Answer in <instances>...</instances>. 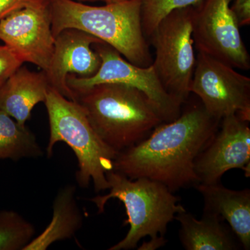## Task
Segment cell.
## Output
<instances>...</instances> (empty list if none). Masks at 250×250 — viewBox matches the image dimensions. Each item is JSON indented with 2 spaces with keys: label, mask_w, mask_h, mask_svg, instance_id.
Segmentation results:
<instances>
[{
  "label": "cell",
  "mask_w": 250,
  "mask_h": 250,
  "mask_svg": "<svg viewBox=\"0 0 250 250\" xmlns=\"http://www.w3.org/2000/svg\"><path fill=\"white\" fill-rule=\"evenodd\" d=\"M24 62L10 47L0 45V88Z\"/></svg>",
  "instance_id": "ffe728a7"
},
{
  "label": "cell",
  "mask_w": 250,
  "mask_h": 250,
  "mask_svg": "<svg viewBox=\"0 0 250 250\" xmlns=\"http://www.w3.org/2000/svg\"><path fill=\"white\" fill-rule=\"evenodd\" d=\"M43 154L35 135L0 110V160L34 159Z\"/></svg>",
  "instance_id": "e0dca14e"
},
{
  "label": "cell",
  "mask_w": 250,
  "mask_h": 250,
  "mask_svg": "<svg viewBox=\"0 0 250 250\" xmlns=\"http://www.w3.org/2000/svg\"><path fill=\"white\" fill-rule=\"evenodd\" d=\"M230 1H233V0H230Z\"/></svg>",
  "instance_id": "484cf974"
},
{
  "label": "cell",
  "mask_w": 250,
  "mask_h": 250,
  "mask_svg": "<svg viewBox=\"0 0 250 250\" xmlns=\"http://www.w3.org/2000/svg\"><path fill=\"white\" fill-rule=\"evenodd\" d=\"M0 39L23 62L47 71L54 47L49 0L29 5L1 20Z\"/></svg>",
  "instance_id": "30bf717a"
},
{
  "label": "cell",
  "mask_w": 250,
  "mask_h": 250,
  "mask_svg": "<svg viewBox=\"0 0 250 250\" xmlns=\"http://www.w3.org/2000/svg\"><path fill=\"white\" fill-rule=\"evenodd\" d=\"M45 103L49 123L47 154H53L54 145L66 143L78 161L76 180L87 188L93 182L96 192L108 189L106 174L113 170V161L118 152L106 146L92 127L86 113L75 101L68 100L49 87Z\"/></svg>",
  "instance_id": "5b68a950"
},
{
  "label": "cell",
  "mask_w": 250,
  "mask_h": 250,
  "mask_svg": "<svg viewBox=\"0 0 250 250\" xmlns=\"http://www.w3.org/2000/svg\"><path fill=\"white\" fill-rule=\"evenodd\" d=\"M204 210L228 221L245 250L250 249V190H233L220 183H199Z\"/></svg>",
  "instance_id": "4fadbf2b"
},
{
  "label": "cell",
  "mask_w": 250,
  "mask_h": 250,
  "mask_svg": "<svg viewBox=\"0 0 250 250\" xmlns=\"http://www.w3.org/2000/svg\"><path fill=\"white\" fill-rule=\"evenodd\" d=\"M77 1H81V2H87V1L94 2V1H104V0H77Z\"/></svg>",
  "instance_id": "d4e9b609"
},
{
  "label": "cell",
  "mask_w": 250,
  "mask_h": 250,
  "mask_svg": "<svg viewBox=\"0 0 250 250\" xmlns=\"http://www.w3.org/2000/svg\"><path fill=\"white\" fill-rule=\"evenodd\" d=\"M49 87L45 72L22 65L0 88V110L25 126L34 108L45 101Z\"/></svg>",
  "instance_id": "5bb4252c"
},
{
  "label": "cell",
  "mask_w": 250,
  "mask_h": 250,
  "mask_svg": "<svg viewBox=\"0 0 250 250\" xmlns=\"http://www.w3.org/2000/svg\"><path fill=\"white\" fill-rule=\"evenodd\" d=\"M53 216L42 233L24 250H45L55 242L69 239L82 228L83 217L76 200V187L68 185L59 190L53 202Z\"/></svg>",
  "instance_id": "2e32d148"
},
{
  "label": "cell",
  "mask_w": 250,
  "mask_h": 250,
  "mask_svg": "<svg viewBox=\"0 0 250 250\" xmlns=\"http://www.w3.org/2000/svg\"><path fill=\"white\" fill-rule=\"evenodd\" d=\"M44 0H0V21L18 10Z\"/></svg>",
  "instance_id": "7402d4cb"
},
{
  "label": "cell",
  "mask_w": 250,
  "mask_h": 250,
  "mask_svg": "<svg viewBox=\"0 0 250 250\" xmlns=\"http://www.w3.org/2000/svg\"><path fill=\"white\" fill-rule=\"evenodd\" d=\"M230 0H202L195 5L192 39L198 52L248 70L250 57L230 8Z\"/></svg>",
  "instance_id": "9c48e42d"
},
{
  "label": "cell",
  "mask_w": 250,
  "mask_h": 250,
  "mask_svg": "<svg viewBox=\"0 0 250 250\" xmlns=\"http://www.w3.org/2000/svg\"><path fill=\"white\" fill-rule=\"evenodd\" d=\"M73 93L94 131L118 153L141 142L165 123L150 100L130 85L100 83Z\"/></svg>",
  "instance_id": "3957f363"
},
{
  "label": "cell",
  "mask_w": 250,
  "mask_h": 250,
  "mask_svg": "<svg viewBox=\"0 0 250 250\" xmlns=\"http://www.w3.org/2000/svg\"><path fill=\"white\" fill-rule=\"evenodd\" d=\"M190 90L213 118L236 115L250 122V78L228 64L198 52Z\"/></svg>",
  "instance_id": "52a82bcc"
},
{
  "label": "cell",
  "mask_w": 250,
  "mask_h": 250,
  "mask_svg": "<svg viewBox=\"0 0 250 250\" xmlns=\"http://www.w3.org/2000/svg\"><path fill=\"white\" fill-rule=\"evenodd\" d=\"M166 242L167 241L165 239V237H159L155 239H151L148 243H144L139 250H155L156 248L164 246Z\"/></svg>",
  "instance_id": "603a6c76"
},
{
  "label": "cell",
  "mask_w": 250,
  "mask_h": 250,
  "mask_svg": "<svg viewBox=\"0 0 250 250\" xmlns=\"http://www.w3.org/2000/svg\"><path fill=\"white\" fill-rule=\"evenodd\" d=\"M221 128L197 157L195 171L200 183H218L225 172L232 169L250 175L249 122L233 115L221 120Z\"/></svg>",
  "instance_id": "8fae6325"
},
{
  "label": "cell",
  "mask_w": 250,
  "mask_h": 250,
  "mask_svg": "<svg viewBox=\"0 0 250 250\" xmlns=\"http://www.w3.org/2000/svg\"><path fill=\"white\" fill-rule=\"evenodd\" d=\"M34 225L14 210H0V250H24L35 235Z\"/></svg>",
  "instance_id": "ac0fdd59"
},
{
  "label": "cell",
  "mask_w": 250,
  "mask_h": 250,
  "mask_svg": "<svg viewBox=\"0 0 250 250\" xmlns=\"http://www.w3.org/2000/svg\"><path fill=\"white\" fill-rule=\"evenodd\" d=\"M93 48L101 59L100 69L90 77L69 74L66 83L72 92L100 83H122L143 92L160 112L165 123L174 121L180 116L182 104L166 91L152 65L146 67L134 65L104 42L94 44Z\"/></svg>",
  "instance_id": "ba28073f"
},
{
  "label": "cell",
  "mask_w": 250,
  "mask_h": 250,
  "mask_svg": "<svg viewBox=\"0 0 250 250\" xmlns=\"http://www.w3.org/2000/svg\"><path fill=\"white\" fill-rule=\"evenodd\" d=\"M202 0H141L143 34L149 38L159 22L174 9L199 4Z\"/></svg>",
  "instance_id": "d6986e66"
},
{
  "label": "cell",
  "mask_w": 250,
  "mask_h": 250,
  "mask_svg": "<svg viewBox=\"0 0 250 250\" xmlns=\"http://www.w3.org/2000/svg\"><path fill=\"white\" fill-rule=\"evenodd\" d=\"M103 42L98 38L76 29H66L54 38V52L45 72L49 86L68 100L75 101V94L69 88V74L90 77L98 72L101 59L93 45ZM76 102V101H75Z\"/></svg>",
  "instance_id": "7c38bea8"
},
{
  "label": "cell",
  "mask_w": 250,
  "mask_h": 250,
  "mask_svg": "<svg viewBox=\"0 0 250 250\" xmlns=\"http://www.w3.org/2000/svg\"><path fill=\"white\" fill-rule=\"evenodd\" d=\"M109 192L90 199L98 209L104 211L111 199H118L124 204L127 219L123 225H129L126 236L109 250H128L137 248L142 238L165 237L167 225L185 208L179 204L178 197L164 184L147 178L130 179L114 170L106 174Z\"/></svg>",
  "instance_id": "277c9868"
},
{
  "label": "cell",
  "mask_w": 250,
  "mask_h": 250,
  "mask_svg": "<svg viewBox=\"0 0 250 250\" xmlns=\"http://www.w3.org/2000/svg\"><path fill=\"white\" fill-rule=\"evenodd\" d=\"M125 1V0H104L106 4H110V3L120 2V1Z\"/></svg>",
  "instance_id": "cb8c5ba5"
},
{
  "label": "cell",
  "mask_w": 250,
  "mask_h": 250,
  "mask_svg": "<svg viewBox=\"0 0 250 250\" xmlns=\"http://www.w3.org/2000/svg\"><path fill=\"white\" fill-rule=\"evenodd\" d=\"M195 5L174 9L149 36L155 49L152 66L164 89L180 104L190 93L196 58L192 39Z\"/></svg>",
  "instance_id": "8992f818"
},
{
  "label": "cell",
  "mask_w": 250,
  "mask_h": 250,
  "mask_svg": "<svg viewBox=\"0 0 250 250\" xmlns=\"http://www.w3.org/2000/svg\"><path fill=\"white\" fill-rule=\"evenodd\" d=\"M52 34L76 29L98 38L128 62L146 67L153 60L141 24V0L94 6L75 0H49Z\"/></svg>",
  "instance_id": "7a4b0ae2"
},
{
  "label": "cell",
  "mask_w": 250,
  "mask_h": 250,
  "mask_svg": "<svg viewBox=\"0 0 250 250\" xmlns=\"http://www.w3.org/2000/svg\"><path fill=\"white\" fill-rule=\"evenodd\" d=\"M180 224L179 238L187 250H235L238 243L218 215L204 210L197 220L187 210L174 217Z\"/></svg>",
  "instance_id": "9a60e30c"
},
{
  "label": "cell",
  "mask_w": 250,
  "mask_h": 250,
  "mask_svg": "<svg viewBox=\"0 0 250 250\" xmlns=\"http://www.w3.org/2000/svg\"><path fill=\"white\" fill-rule=\"evenodd\" d=\"M230 6L239 27L250 24V0H233Z\"/></svg>",
  "instance_id": "44dd1931"
},
{
  "label": "cell",
  "mask_w": 250,
  "mask_h": 250,
  "mask_svg": "<svg viewBox=\"0 0 250 250\" xmlns=\"http://www.w3.org/2000/svg\"><path fill=\"white\" fill-rule=\"evenodd\" d=\"M220 120L192 106L163 123L142 141L118 153L113 170L130 179L147 178L170 191L200 183L195 164L218 131Z\"/></svg>",
  "instance_id": "6da1fadb"
}]
</instances>
